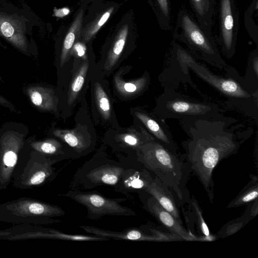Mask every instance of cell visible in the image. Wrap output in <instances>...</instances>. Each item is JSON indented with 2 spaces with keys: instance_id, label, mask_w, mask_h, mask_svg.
<instances>
[{
  "instance_id": "6da1fadb",
  "label": "cell",
  "mask_w": 258,
  "mask_h": 258,
  "mask_svg": "<svg viewBox=\"0 0 258 258\" xmlns=\"http://www.w3.org/2000/svg\"><path fill=\"white\" fill-rule=\"evenodd\" d=\"M237 120L221 113L210 117L181 120L189 138L181 142L183 154L191 171L198 177L211 203L214 199L213 172L224 159L236 154L253 133L244 129Z\"/></svg>"
},
{
  "instance_id": "7a4b0ae2",
  "label": "cell",
  "mask_w": 258,
  "mask_h": 258,
  "mask_svg": "<svg viewBox=\"0 0 258 258\" xmlns=\"http://www.w3.org/2000/svg\"><path fill=\"white\" fill-rule=\"evenodd\" d=\"M169 54L168 66L162 71L166 82L175 86L180 83L192 84L189 69L225 96L228 107L257 121L258 92L248 90L230 77L224 78L212 73L175 41L171 44Z\"/></svg>"
},
{
  "instance_id": "3957f363",
  "label": "cell",
  "mask_w": 258,
  "mask_h": 258,
  "mask_svg": "<svg viewBox=\"0 0 258 258\" xmlns=\"http://www.w3.org/2000/svg\"><path fill=\"white\" fill-rule=\"evenodd\" d=\"M134 155L172 191L179 206L189 202L186 183L191 170L183 154L173 153L154 141L141 146Z\"/></svg>"
},
{
  "instance_id": "277c9868",
  "label": "cell",
  "mask_w": 258,
  "mask_h": 258,
  "mask_svg": "<svg viewBox=\"0 0 258 258\" xmlns=\"http://www.w3.org/2000/svg\"><path fill=\"white\" fill-rule=\"evenodd\" d=\"M173 37L185 45L196 57L221 70L227 66L212 33L205 30L184 9L178 13Z\"/></svg>"
},
{
  "instance_id": "5b68a950",
  "label": "cell",
  "mask_w": 258,
  "mask_h": 258,
  "mask_svg": "<svg viewBox=\"0 0 258 258\" xmlns=\"http://www.w3.org/2000/svg\"><path fill=\"white\" fill-rule=\"evenodd\" d=\"M221 111L214 103L194 100L171 89H164L156 99L153 109V113L163 119L175 118L180 121L212 117Z\"/></svg>"
},
{
  "instance_id": "8992f818",
  "label": "cell",
  "mask_w": 258,
  "mask_h": 258,
  "mask_svg": "<svg viewBox=\"0 0 258 258\" xmlns=\"http://www.w3.org/2000/svg\"><path fill=\"white\" fill-rule=\"evenodd\" d=\"M124 167L125 163L107 158L103 149H100L78 169L70 186L74 190L89 189L102 185L114 187Z\"/></svg>"
},
{
  "instance_id": "52a82bcc",
  "label": "cell",
  "mask_w": 258,
  "mask_h": 258,
  "mask_svg": "<svg viewBox=\"0 0 258 258\" xmlns=\"http://www.w3.org/2000/svg\"><path fill=\"white\" fill-rule=\"evenodd\" d=\"M84 206L87 210V218L96 220L106 215L133 216L136 213L121 205L124 198L109 199L96 191L70 190L63 195Z\"/></svg>"
},
{
  "instance_id": "ba28073f",
  "label": "cell",
  "mask_w": 258,
  "mask_h": 258,
  "mask_svg": "<svg viewBox=\"0 0 258 258\" xmlns=\"http://www.w3.org/2000/svg\"><path fill=\"white\" fill-rule=\"evenodd\" d=\"M91 113L97 124L111 127L119 125L113 106V98L108 83L96 68L90 82Z\"/></svg>"
},
{
  "instance_id": "9c48e42d",
  "label": "cell",
  "mask_w": 258,
  "mask_h": 258,
  "mask_svg": "<svg viewBox=\"0 0 258 258\" xmlns=\"http://www.w3.org/2000/svg\"><path fill=\"white\" fill-rule=\"evenodd\" d=\"M76 125L72 129L55 128L52 135L65 143L70 149L72 158L84 157L92 152L96 143V136L89 118L83 121L76 118Z\"/></svg>"
},
{
  "instance_id": "30bf717a",
  "label": "cell",
  "mask_w": 258,
  "mask_h": 258,
  "mask_svg": "<svg viewBox=\"0 0 258 258\" xmlns=\"http://www.w3.org/2000/svg\"><path fill=\"white\" fill-rule=\"evenodd\" d=\"M155 141L154 138L136 120L130 126L109 128L105 134L103 142L114 150L135 155L142 146Z\"/></svg>"
},
{
  "instance_id": "8fae6325",
  "label": "cell",
  "mask_w": 258,
  "mask_h": 258,
  "mask_svg": "<svg viewBox=\"0 0 258 258\" xmlns=\"http://www.w3.org/2000/svg\"><path fill=\"white\" fill-rule=\"evenodd\" d=\"M96 66L95 61L88 56L74 72L68 87L62 92L60 111L64 118L71 115L77 103L83 101Z\"/></svg>"
},
{
  "instance_id": "7c38bea8",
  "label": "cell",
  "mask_w": 258,
  "mask_h": 258,
  "mask_svg": "<svg viewBox=\"0 0 258 258\" xmlns=\"http://www.w3.org/2000/svg\"><path fill=\"white\" fill-rule=\"evenodd\" d=\"M239 12L235 0H219V29L216 42L223 54H235L238 33Z\"/></svg>"
},
{
  "instance_id": "4fadbf2b",
  "label": "cell",
  "mask_w": 258,
  "mask_h": 258,
  "mask_svg": "<svg viewBox=\"0 0 258 258\" xmlns=\"http://www.w3.org/2000/svg\"><path fill=\"white\" fill-rule=\"evenodd\" d=\"M84 231L91 235L100 236L110 239L132 241H173L183 240L178 235L159 231L154 228H147L149 233L137 228H127L122 231H112L88 225H80Z\"/></svg>"
},
{
  "instance_id": "5bb4252c",
  "label": "cell",
  "mask_w": 258,
  "mask_h": 258,
  "mask_svg": "<svg viewBox=\"0 0 258 258\" xmlns=\"http://www.w3.org/2000/svg\"><path fill=\"white\" fill-rule=\"evenodd\" d=\"M132 115L147 132L164 147L173 153H177L178 147L173 139L168 126L164 120L153 112L141 108H132Z\"/></svg>"
},
{
  "instance_id": "9a60e30c",
  "label": "cell",
  "mask_w": 258,
  "mask_h": 258,
  "mask_svg": "<svg viewBox=\"0 0 258 258\" xmlns=\"http://www.w3.org/2000/svg\"><path fill=\"white\" fill-rule=\"evenodd\" d=\"M126 68H120L114 75L112 80L114 95L122 100H131L143 95L150 84V75L147 71L138 78L126 80L123 78Z\"/></svg>"
},
{
  "instance_id": "2e32d148",
  "label": "cell",
  "mask_w": 258,
  "mask_h": 258,
  "mask_svg": "<svg viewBox=\"0 0 258 258\" xmlns=\"http://www.w3.org/2000/svg\"><path fill=\"white\" fill-rule=\"evenodd\" d=\"M153 178L147 169L140 165H127L125 167L118 183L114 186L116 191L124 195L144 191L152 183Z\"/></svg>"
},
{
  "instance_id": "e0dca14e",
  "label": "cell",
  "mask_w": 258,
  "mask_h": 258,
  "mask_svg": "<svg viewBox=\"0 0 258 258\" xmlns=\"http://www.w3.org/2000/svg\"><path fill=\"white\" fill-rule=\"evenodd\" d=\"M144 208L171 232L181 237L183 240L195 241V239L169 212L163 208L156 200L149 195L143 200Z\"/></svg>"
},
{
  "instance_id": "ac0fdd59",
  "label": "cell",
  "mask_w": 258,
  "mask_h": 258,
  "mask_svg": "<svg viewBox=\"0 0 258 258\" xmlns=\"http://www.w3.org/2000/svg\"><path fill=\"white\" fill-rule=\"evenodd\" d=\"M128 32L127 25L122 27L106 56L96 64V68L105 77L109 76L123 60V52Z\"/></svg>"
},
{
  "instance_id": "d6986e66",
  "label": "cell",
  "mask_w": 258,
  "mask_h": 258,
  "mask_svg": "<svg viewBox=\"0 0 258 258\" xmlns=\"http://www.w3.org/2000/svg\"><path fill=\"white\" fill-rule=\"evenodd\" d=\"M31 103L38 109L45 111L59 112L61 110L62 94H58L50 87L36 86L26 90Z\"/></svg>"
},
{
  "instance_id": "ffe728a7",
  "label": "cell",
  "mask_w": 258,
  "mask_h": 258,
  "mask_svg": "<svg viewBox=\"0 0 258 258\" xmlns=\"http://www.w3.org/2000/svg\"><path fill=\"white\" fill-rule=\"evenodd\" d=\"M188 204V211L182 210L183 215L186 220L188 231L192 236L194 226L196 225V236L198 241H212L217 238L211 234L208 226L204 219L203 212L199 206L197 200L192 197ZM196 241V238L194 237Z\"/></svg>"
},
{
  "instance_id": "44dd1931",
  "label": "cell",
  "mask_w": 258,
  "mask_h": 258,
  "mask_svg": "<svg viewBox=\"0 0 258 258\" xmlns=\"http://www.w3.org/2000/svg\"><path fill=\"white\" fill-rule=\"evenodd\" d=\"M0 35L18 49L26 51L28 45L24 27L15 17L0 14Z\"/></svg>"
},
{
  "instance_id": "7402d4cb",
  "label": "cell",
  "mask_w": 258,
  "mask_h": 258,
  "mask_svg": "<svg viewBox=\"0 0 258 258\" xmlns=\"http://www.w3.org/2000/svg\"><path fill=\"white\" fill-rule=\"evenodd\" d=\"M144 191L154 197L163 208L183 224L178 203L172 191L156 176Z\"/></svg>"
},
{
  "instance_id": "603a6c76",
  "label": "cell",
  "mask_w": 258,
  "mask_h": 258,
  "mask_svg": "<svg viewBox=\"0 0 258 258\" xmlns=\"http://www.w3.org/2000/svg\"><path fill=\"white\" fill-rule=\"evenodd\" d=\"M226 72L227 76L236 80L245 88L253 92H258V49L256 48L253 50L248 57L244 77L241 76L231 66L227 69Z\"/></svg>"
},
{
  "instance_id": "cb8c5ba5",
  "label": "cell",
  "mask_w": 258,
  "mask_h": 258,
  "mask_svg": "<svg viewBox=\"0 0 258 258\" xmlns=\"http://www.w3.org/2000/svg\"><path fill=\"white\" fill-rule=\"evenodd\" d=\"M216 0H188L199 24L208 33H212L213 17Z\"/></svg>"
},
{
  "instance_id": "d4e9b609",
  "label": "cell",
  "mask_w": 258,
  "mask_h": 258,
  "mask_svg": "<svg viewBox=\"0 0 258 258\" xmlns=\"http://www.w3.org/2000/svg\"><path fill=\"white\" fill-rule=\"evenodd\" d=\"M83 14V10H81L77 14L64 39L59 60L60 68L71 57L72 48L81 32Z\"/></svg>"
},
{
  "instance_id": "484cf974",
  "label": "cell",
  "mask_w": 258,
  "mask_h": 258,
  "mask_svg": "<svg viewBox=\"0 0 258 258\" xmlns=\"http://www.w3.org/2000/svg\"><path fill=\"white\" fill-rule=\"evenodd\" d=\"M22 141L20 134L14 131L7 132L2 136V145L5 149L3 161L7 166L12 167L16 164L17 155L15 150L18 149Z\"/></svg>"
},
{
  "instance_id": "4316f807",
  "label": "cell",
  "mask_w": 258,
  "mask_h": 258,
  "mask_svg": "<svg viewBox=\"0 0 258 258\" xmlns=\"http://www.w3.org/2000/svg\"><path fill=\"white\" fill-rule=\"evenodd\" d=\"M249 176L250 180L227 205V208L243 206L257 199L258 177L257 175L252 174Z\"/></svg>"
},
{
  "instance_id": "83f0119b",
  "label": "cell",
  "mask_w": 258,
  "mask_h": 258,
  "mask_svg": "<svg viewBox=\"0 0 258 258\" xmlns=\"http://www.w3.org/2000/svg\"><path fill=\"white\" fill-rule=\"evenodd\" d=\"M257 199L248 207L245 213L241 217L227 223L219 231L220 237L231 235L241 228L257 214Z\"/></svg>"
},
{
  "instance_id": "f1b7e54d",
  "label": "cell",
  "mask_w": 258,
  "mask_h": 258,
  "mask_svg": "<svg viewBox=\"0 0 258 258\" xmlns=\"http://www.w3.org/2000/svg\"><path fill=\"white\" fill-rule=\"evenodd\" d=\"M244 24L251 39L258 45V0H252L244 15Z\"/></svg>"
},
{
  "instance_id": "f546056e",
  "label": "cell",
  "mask_w": 258,
  "mask_h": 258,
  "mask_svg": "<svg viewBox=\"0 0 258 258\" xmlns=\"http://www.w3.org/2000/svg\"><path fill=\"white\" fill-rule=\"evenodd\" d=\"M155 12L159 24L162 29L165 31L171 29V0H154Z\"/></svg>"
},
{
  "instance_id": "4dcf8cb0",
  "label": "cell",
  "mask_w": 258,
  "mask_h": 258,
  "mask_svg": "<svg viewBox=\"0 0 258 258\" xmlns=\"http://www.w3.org/2000/svg\"><path fill=\"white\" fill-rule=\"evenodd\" d=\"M113 10V7L110 8L97 17L84 30L83 38L85 42H89L94 37L102 26L107 22Z\"/></svg>"
},
{
  "instance_id": "1f68e13d",
  "label": "cell",
  "mask_w": 258,
  "mask_h": 258,
  "mask_svg": "<svg viewBox=\"0 0 258 258\" xmlns=\"http://www.w3.org/2000/svg\"><path fill=\"white\" fill-rule=\"evenodd\" d=\"M50 174V170H40L34 174L30 179V183L33 185H38L43 182Z\"/></svg>"
},
{
  "instance_id": "d6a6232c",
  "label": "cell",
  "mask_w": 258,
  "mask_h": 258,
  "mask_svg": "<svg viewBox=\"0 0 258 258\" xmlns=\"http://www.w3.org/2000/svg\"><path fill=\"white\" fill-rule=\"evenodd\" d=\"M70 12V10L67 8L60 9H54V15L57 17H62L68 15Z\"/></svg>"
},
{
  "instance_id": "836d02e7",
  "label": "cell",
  "mask_w": 258,
  "mask_h": 258,
  "mask_svg": "<svg viewBox=\"0 0 258 258\" xmlns=\"http://www.w3.org/2000/svg\"><path fill=\"white\" fill-rule=\"evenodd\" d=\"M0 104L5 106L6 107L9 108L11 110H15L14 106L9 102L8 100H7L5 98L3 97L0 95Z\"/></svg>"
}]
</instances>
